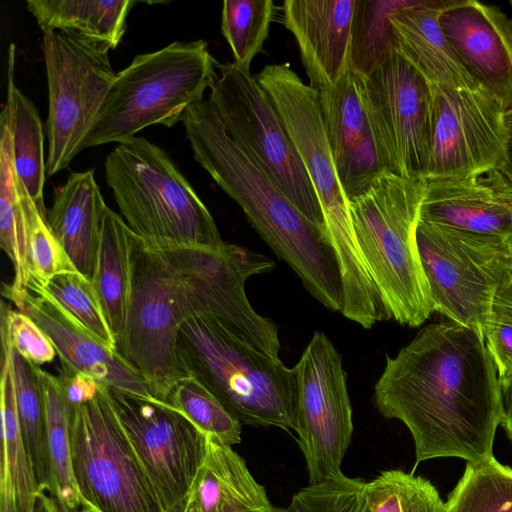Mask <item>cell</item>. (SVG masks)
Here are the masks:
<instances>
[{
    "mask_svg": "<svg viewBox=\"0 0 512 512\" xmlns=\"http://www.w3.org/2000/svg\"><path fill=\"white\" fill-rule=\"evenodd\" d=\"M374 403L410 431L416 464L493 456L501 421L500 385L483 337L453 321L430 324L387 357Z\"/></svg>",
    "mask_w": 512,
    "mask_h": 512,
    "instance_id": "obj_1",
    "label": "cell"
},
{
    "mask_svg": "<svg viewBox=\"0 0 512 512\" xmlns=\"http://www.w3.org/2000/svg\"><path fill=\"white\" fill-rule=\"evenodd\" d=\"M194 160L244 211L247 219L305 288L326 308L342 304L335 250L324 228L313 224L254 159L227 134L209 100L181 118Z\"/></svg>",
    "mask_w": 512,
    "mask_h": 512,
    "instance_id": "obj_2",
    "label": "cell"
},
{
    "mask_svg": "<svg viewBox=\"0 0 512 512\" xmlns=\"http://www.w3.org/2000/svg\"><path fill=\"white\" fill-rule=\"evenodd\" d=\"M256 77L280 116L318 197L341 273L340 313L357 324H371L386 308L356 239L349 200L323 121L319 91L304 83L288 63L266 65Z\"/></svg>",
    "mask_w": 512,
    "mask_h": 512,
    "instance_id": "obj_3",
    "label": "cell"
},
{
    "mask_svg": "<svg viewBox=\"0 0 512 512\" xmlns=\"http://www.w3.org/2000/svg\"><path fill=\"white\" fill-rule=\"evenodd\" d=\"M184 376L211 392L242 424L297 431L293 368L242 340L216 320L194 317L177 332Z\"/></svg>",
    "mask_w": 512,
    "mask_h": 512,
    "instance_id": "obj_4",
    "label": "cell"
},
{
    "mask_svg": "<svg viewBox=\"0 0 512 512\" xmlns=\"http://www.w3.org/2000/svg\"><path fill=\"white\" fill-rule=\"evenodd\" d=\"M425 179L386 171L349 200L356 239L390 319L417 327L433 312L417 246Z\"/></svg>",
    "mask_w": 512,
    "mask_h": 512,
    "instance_id": "obj_5",
    "label": "cell"
},
{
    "mask_svg": "<svg viewBox=\"0 0 512 512\" xmlns=\"http://www.w3.org/2000/svg\"><path fill=\"white\" fill-rule=\"evenodd\" d=\"M104 173L122 218L146 246L215 248L224 242L186 177L148 139L135 136L117 144Z\"/></svg>",
    "mask_w": 512,
    "mask_h": 512,
    "instance_id": "obj_6",
    "label": "cell"
},
{
    "mask_svg": "<svg viewBox=\"0 0 512 512\" xmlns=\"http://www.w3.org/2000/svg\"><path fill=\"white\" fill-rule=\"evenodd\" d=\"M217 60L204 40L174 41L136 55L116 74L83 143L87 148L122 143L151 126L173 127L204 100Z\"/></svg>",
    "mask_w": 512,
    "mask_h": 512,
    "instance_id": "obj_7",
    "label": "cell"
},
{
    "mask_svg": "<svg viewBox=\"0 0 512 512\" xmlns=\"http://www.w3.org/2000/svg\"><path fill=\"white\" fill-rule=\"evenodd\" d=\"M151 249L163 264L180 324L194 317L216 320L258 350L278 357L277 326L253 309L245 293L248 278L274 268L270 258L226 242L215 248Z\"/></svg>",
    "mask_w": 512,
    "mask_h": 512,
    "instance_id": "obj_8",
    "label": "cell"
},
{
    "mask_svg": "<svg viewBox=\"0 0 512 512\" xmlns=\"http://www.w3.org/2000/svg\"><path fill=\"white\" fill-rule=\"evenodd\" d=\"M70 449L84 506L99 512H167L117 417L107 386L101 384L93 400L72 406Z\"/></svg>",
    "mask_w": 512,
    "mask_h": 512,
    "instance_id": "obj_9",
    "label": "cell"
},
{
    "mask_svg": "<svg viewBox=\"0 0 512 512\" xmlns=\"http://www.w3.org/2000/svg\"><path fill=\"white\" fill-rule=\"evenodd\" d=\"M209 101L231 139L244 149L296 208L324 228L308 174L272 101L250 69L216 63ZM326 231V230H325Z\"/></svg>",
    "mask_w": 512,
    "mask_h": 512,
    "instance_id": "obj_10",
    "label": "cell"
},
{
    "mask_svg": "<svg viewBox=\"0 0 512 512\" xmlns=\"http://www.w3.org/2000/svg\"><path fill=\"white\" fill-rule=\"evenodd\" d=\"M416 237L433 311L482 336L496 293L512 280L505 238L422 221Z\"/></svg>",
    "mask_w": 512,
    "mask_h": 512,
    "instance_id": "obj_11",
    "label": "cell"
},
{
    "mask_svg": "<svg viewBox=\"0 0 512 512\" xmlns=\"http://www.w3.org/2000/svg\"><path fill=\"white\" fill-rule=\"evenodd\" d=\"M110 46L74 31H42L48 84V177L67 169L116 77Z\"/></svg>",
    "mask_w": 512,
    "mask_h": 512,
    "instance_id": "obj_12",
    "label": "cell"
},
{
    "mask_svg": "<svg viewBox=\"0 0 512 512\" xmlns=\"http://www.w3.org/2000/svg\"><path fill=\"white\" fill-rule=\"evenodd\" d=\"M299 447L309 484L342 474L353 422L342 358L323 333L316 331L293 367Z\"/></svg>",
    "mask_w": 512,
    "mask_h": 512,
    "instance_id": "obj_13",
    "label": "cell"
},
{
    "mask_svg": "<svg viewBox=\"0 0 512 512\" xmlns=\"http://www.w3.org/2000/svg\"><path fill=\"white\" fill-rule=\"evenodd\" d=\"M362 98L386 171L425 179L431 148V88L395 50L367 77Z\"/></svg>",
    "mask_w": 512,
    "mask_h": 512,
    "instance_id": "obj_14",
    "label": "cell"
},
{
    "mask_svg": "<svg viewBox=\"0 0 512 512\" xmlns=\"http://www.w3.org/2000/svg\"><path fill=\"white\" fill-rule=\"evenodd\" d=\"M179 326L161 259L133 233L129 311L116 351L152 397L166 403L184 377L176 354Z\"/></svg>",
    "mask_w": 512,
    "mask_h": 512,
    "instance_id": "obj_15",
    "label": "cell"
},
{
    "mask_svg": "<svg viewBox=\"0 0 512 512\" xmlns=\"http://www.w3.org/2000/svg\"><path fill=\"white\" fill-rule=\"evenodd\" d=\"M430 88L431 148L425 179L504 168V106L481 85Z\"/></svg>",
    "mask_w": 512,
    "mask_h": 512,
    "instance_id": "obj_16",
    "label": "cell"
},
{
    "mask_svg": "<svg viewBox=\"0 0 512 512\" xmlns=\"http://www.w3.org/2000/svg\"><path fill=\"white\" fill-rule=\"evenodd\" d=\"M108 392L125 433L168 511L186 497L205 457L206 435L166 402L114 388H108Z\"/></svg>",
    "mask_w": 512,
    "mask_h": 512,
    "instance_id": "obj_17",
    "label": "cell"
},
{
    "mask_svg": "<svg viewBox=\"0 0 512 512\" xmlns=\"http://www.w3.org/2000/svg\"><path fill=\"white\" fill-rule=\"evenodd\" d=\"M439 21L473 78L512 108V18L497 6L467 0L448 1Z\"/></svg>",
    "mask_w": 512,
    "mask_h": 512,
    "instance_id": "obj_18",
    "label": "cell"
},
{
    "mask_svg": "<svg viewBox=\"0 0 512 512\" xmlns=\"http://www.w3.org/2000/svg\"><path fill=\"white\" fill-rule=\"evenodd\" d=\"M420 221L506 238L512 234V177L492 168L425 179Z\"/></svg>",
    "mask_w": 512,
    "mask_h": 512,
    "instance_id": "obj_19",
    "label": "cell"
},
{
    "mask_svg": "<svg viewBox=\"0 0 512 512\" xmlns=\"http://www.w3.org/2000/svg\"><path fill=\"white\" fill-rule=\"evenodd\" d=\"M323 121L336 171L348 200L386 172L362 98V76L352 69L319 91Z\"/></svg>",
    "mask_w": 512,
    "mask_h": 512,
    "instance_id": "obj_20",
    "label": "cell"
},
{
    "mask_svg": "<svg viewBox=\"0 0 512 512\" xmlns=\"http://www.w3.org/2000/svg\"><path fill=\"white\" fill-rule=\"evenodd\" d=\"M357 0H285L284 26L292 33L301 61L318 91L327 89L349 69Z\"/></svg>",
    "mask_w": 512,
    "mask_h": 512,
    "instance_id": "obj_21",
    "label": "cell"
},
{
    "mask_svg": "<svg viewBox=\"0 0 512 512\" xmlns=\"http://www.w3.org/2000/svg\"><path fill=\"white\" fill-rule=\"evenodd\" d=\"M448 1H404L390 17L393 49L430 85H480L462 64L440 25Z\"/></svg>",
    "mask_w": 512,
    "mask_h": 512,
    "instance_id": "obj_22",
    "label": "cell"
},
{
    "mask_svg": "<svg viewBox=\"0 0 512 512\" xmlns=\"http://www.w3.org/2000/svg\"><path fill=\"white\" fill-rule=\"evenodd\" d=\"M21 311L47 334L61 365L86 373L108 388L153 398L142 378L116 351L81 331L43 295L29 291Z\"/></svg>",
    "mask_w": 512,
    "mask_h": 512,
    "instance_id": "obj_23",
    "label": "cell"
},
{
    "mask_svg": "<svg viewBox=\"0 0 512 512\" xmlns=\"http://www.w3.org/2000/svg\"><path fill=\"white\" fill-rule=\"evenodd\" d=\"M204 460L183 502L192 512H269L274 506L231 445L206 435Z\"/></svg>",
    "mask_w": 512,
    "mask_h": 512,
    "instance_id": "obj_24",
    "label": "cell"
},
{
    "mask_svg": "<svg viewBox=\"0 0 512 512\" xmlns=\"http://www.w3.org/2000/svg\"><path fill=\"white\" fill-rule=\"evenodd\" d=\"M94 170L72 172L54 192L47 223L77 271L92 279L106 208Z\"/></svg>",
    "mask_w": 512,
    "mask_h": 512,
    "instance_id": "obj_25",
    "label": "cell"
},
{
    "mask_svg": "<svg viewBox=\"0 0 512 512\" xmlns=\"http://www.w3.org/2000/svg\"><path fill=\"white\" fill-rule=\"evenodd\" d=\"M40 491L21 435L10 346L2 338L0 512H34Z\"/></svg>",
    "mask_w": 512,
    "mask_h": 512,
    "instance_id": "obj_26",
    "label": "cell"
},
{
    "mask_svg": "<svg viewBox=\"0 0 512 512\" xmlns=\"http://www.w3.org/2000/svg\"><path fill=\"white\" fill-rule=\"evenodd\" d=\"M133 232L122 216L106 206L100 227L92 282L103 306L116 344L122 338L131 295Z\"/></svg>",
    "mask_w": 512,
    "mask_h": 512,
    "instance_id": "obj_27",
    "label": "cell"
},
{
    "mask_svg": "<svg viewBox=\"0 0 512 512\" xmlns=\"http://www.w3.org/2000/svg\"><path fill=\"white\" fill-rule=\"evenodd\" d=\"M16 47L8 52L7 97L0 121L5 122L13 138V162L20 180L38 209L46 215L43 187L46 178L44 136L41 119L31 100L15 83Z\"/></svg>",
    "mask_w": 512,
    "mask_h": 512,
    "instance_id": "obj_28",
    "label": "cell"
},
{
    "mask_svg": "<svg viewBox=\"0 0 512 512\" xmlns=\"http://www.w3.org/2000/svg\"><path fill=\"white\" fill-rule=\"evenodd\" d=\"M46 420V443L49 465V488L63 512H80L84 504L75 481L71 449L70 419L72 406L67 401L58 376L35 365Z\"/></svg>",
    "mask_w": 512,
    "mask_h": 512,
    "instance_id": "obj_29",
    "label": "cell"
},
{
    "mask_svg": "<svg viewBox=\"0 0 512 512\" xmlns=\"http://www.w3.org/2000/svg\"><path fill=\"white\" fill-rule=\"evenodd\" d=\"M132 0H28L41 31H74L115 49L126 30Z\"/></svg>",
    "mask_w": 512,
    "mask_h": 512,
    "instance_id": "obj_30",
    "label": "cell"
},
{
    "mask_svg": "<svg viewBox=\"0 0 512 512\" xmlns=\"http://www.w3.org/2000/svg\"><path fill=\"white\" fill-rule=\"evenodd\" d=\"M0 127V245L14 271L11 285H4L2 294L21 311L29 294L30 279L26 221L14 169L12 133L5 122L0 121Z\"/></svg>",
    "mask_w": 512,
    "mask_h": 512,
    "instance_id": "obj_31",
    "label": "cell"
},
{
    "mask_svg": "<svg viewBox=\"0 0 512 512\" xmlns=\"http://www.w3.org/2000/svg\"><path fill=\"white\" fill-rule=\"evenodd\" d=\"M28 290L46 297L81 331L116 351L115 337L90 278L79 271L65 272L45 284L30 280Z\"/></svg>",
    "mask_w": 512,
    "mask_h": 512,
    "instance_id": "obj_32",
    "label": "cell"
},
{
    "mask_svg": "<svg viewBox=\"0 0 512 512\" xmlns=\"http://www.w3.org/2000/svg\"><path fill=\"white\" fill-rule=\"evenodd\" d=\"M10 354L22 439L32 462L39 488L41 491L47 492L49 488V465L46 420L39 379L34 364L25 360L11 347Z\"/></svg>",
    "mask_w": 512,
    "mask_h": 512,
    "instance_id": "obj_33",
    "label": "cell"
},
{
    "mask_svg": "<svg viewBox=\"0 0 512 512\" xmlns=\"http://www.w3.org/2000/svg\"><path fill=\"white\" fill-rule=\"evenodd\" d=\"M446 512H512V468L495 456L467 462Z\"/></svg>",
    "mask_w": 512,
    "mask_h": 512,
    "instance_id": "obj_34",
    "label": "cell"
},
{
    "mask_svg": "<svg viewBox=\"0 0 512 512\" xmlns=\"http://www.w3.org/2000/svg\"><path fill=\"white\" fill-rule=\"evenodd\" d=\"M404 1L357 0L349 68L367 77L393 49L390 17Z\"/></svg>",
    "mask_w": 512,
    "mask_h": 512,
    "instance_id": "obj_35",
    "label": "cell"
},
{
    "mask_svg": "<svg viewBox=\"0 0 512 512\" xmlns=\"http://www.w3.org/2000/svg\"><path fill=\"white\" fill-rule=\"evenodd\" d=\"M272 0H225L221 11V32L228 43L233 62L250 69L269 36L275 12Z\"/></svg>",
    "mask_w": 512,
    "mask_h": 512,
    "instance_id": "obj_36",
    "label": "cell"
},
{
    "mask_svg": "<svg viewBox=\"0 0 512 512\" xmlns=\"http://www.w3.org/2000/svg\"><path fill=\"white\" fill-rule=\"evenodd\" d=\"M370 512H446L445 502L427 479L392 469L368 482Z\"/></svg>",
    "mask_w": 512,
    "mask_h": 512,
    "instance_id": "obj_37",
    "label": "cell"
},
{
    "mask_svg": "<svg viewBox=\"0 0 512 512\" xmlns=\"http://www.w3.org/2000/svg\"><path fill=\"white\" fill-rule=\"evenodd\" d=\"M167 403L187 416L205 435L231 446L241 442L242 424L194 378L182 377L173 387Z\"/></svg>",
    "mask_w": 512,
    "mask_h": 512,
    "instance_id": "obj_38",
    "label": "cell"
},
{
    "mask_svg": "<svg viewBox=\"0 0 512 512\" xmlns=\"http://www.w3.org/2000/svg\"><path fill=\"white\" fill-rule=\"evenodd\" d=\"M17 186L26 221L29 281L45 284L56 275L77 271L50 229L46 215L38 209L18 178Z\"/></svg>",
    "mask_w": 512,
    "mask_h": 512,
    "instance_id": "obj_39",
    "label": "cell"
},
{
    "mask_svg": "<svg viewBox=\"0 0 512 512\" xmlns=\"http://www.w3.org/2000/svg\"><path fill=\"white\" fill-rule=\"evenodd\" d=\"M284 509L285 512H370L368 482L342 473L302 488Z\"/></svg>",
    "mask_w": 512,
    "mask_h": 512,
    "instance_id": "obj_40",
    "label": "cell"
},
{
    "mask_svg": "<svg viewBox=\"0 0 512 512\" xmlns=\"http://www.w3.org/2000/svg\"><path fill=\"white\" fill-rule=\"evenodd\" d=\"M1 336L28 362L41 366L53 361L56 350L43 329L27 314L2 303Z\"/></svg>",
    "mask_w": 512,
    "mask_h": 512,
    "instance_id": "obj_41",
    "label": "cell"
},
{
    "mask_svg": "<svg viewBox=\"0 0 512 512\" xmlns=\"http://www.w3.org/2000/svg\"><path fill=\"white\" fill-rule=\"evenodd\" d=\"M482 336L499 381L512 377V316L492 309L483 323Z\"/></svg>",
    "mask_w": 512,
    "mask_h": 512,
    "instance_id": "obj_42",
    "label": "cell"
},
{
    "mask_svg": "<svg viewBox=\"0 0 512 512\" xmlns=\"http://www.w3.org/2000/svg\"><path fill=\"white\" fill-rule=\"evenodd\" d=\"M58 378L64 395L71 406L93 400L97 396L101 385L92 376L65 365H61Z\"/></svg>",
    "mask_w": 512,
    "mask_h": 512,
    "instance_id": "obj_43",
    "label": "cell"
},
{
    "mask_svg": "<svg viewBox=\"0 0 512 512\" xmlns=\"http://www.w3.org/2000/svg\"><path fill=\"white\" fill-rule=\"evenodd\" d=\"M500 385V425L512 441V377L499 381Z\"/></svg>",
    "mask_w": 512,
    "mask_h": 512,
    "instance_id": "obj_44",
    "label": "cell"
},
{
    "mask_svg": "<svg viewBox=\"0 0 512 512\" xmlns=\"http://www.w3.org/2000/svg\"><path fill=\"white\" fill-rule=\"evenodd\" d=\"M492 309L512 316V280L498 290Z\"/></svg>",
    "mask_w": 512,
    "mask_h": 512,
    "instance_id": "obj_45",
    "label": "cell"
},
{
    "mask_svg": "<svg viewBox=\"0 0 512 512\" xmlns=\"http://www.w3.org/2000/svg\"><path fill=\"white\" fill-rule=\"evenodd\" d=\"M34 512H63L56 502L46 491H40L34 507Z\"/></svg>",
    "mask_w": 512,
    "mask_h": 512,
    "instance_id": "obj_46",
    "label": "cell"
},
{
    "mask_svg": "<svg viewBox=\"0 0 512 512\" xmlns=\"http://www.w3.org/2000/svg\"><path fill=\"white\" fill-rule=\"evenodd\" d=\"M505 123L507 128V150L504 169L512 177V108L505 111Z\"/></svg>",
    "mask_w": 512,
    "mask_h": 512,
    "instance_id": "obj_47",
    "label": "cell"
},
{
    "mask_svg": "<svg viewBox=\"0 0 512 512\" xmlns=\"http://www.w3.org/2000/svg\"><path fill=\"white\" fill-rule=\"evenodd\" d=\"M167 512H192V511L188 510L185 507L184 502L182 500L180 503H178L177 505L170 508Z\"/></svg>",
    "mask_w": 512,
    "mask_h": 512,
    "instance_id": "obj_48",
    "label": "cell"
},
{
    "mask_svg": "<svg viewBox=\"0 0 512 512\" xmlns=\"http://www.w3.org/2000/svg\"><path fill=\"white\" fill-rule=\"evenodd\" d=\"M505 243H506L507 250H508L509 257H510L511 264H512V234H510L509 236H507L505 238Z\"/></svg>",
    "mask_w": 512,
    "mask_h": 512,
    "instance_id": "obj_49",
    "label": "cell"
},
{
    "mask_svg": "<svg viewBox=\"0 0 512 512\" xmlns=\"http://www.w3.org/2000/svg\"><path fill=\"white\" fill-rule=\"evenodd\" d=\"M80 512H99L91 506H84Z\"/></svg>",
    "mask_w": 512,
    "mask_h": 512,
    "instance_id": "obj_50",
    "label": "cell"
},
{
    "mask_svg": "<svg viewBox=\"0 0 512 512\" xmlns=\"http://www.w3.org/2000/svg\"><path fill=\"white\" fill-rule=\"evenodd\" d=\"M269 512H285V509L279 507H273Z\"/></svg>",
    "mask_w": 512,
    "mask_h": 512,
    "instance_id": "obj_51",
    "label": "cell"
},
{
    "mask_svg": "<svg viewBox=\"0 0 512 512\" xmlns=\"http://www.w3.org/2000/svg\"><path fill=\"white\" fill-rule=\"evenodd\" d=\"M509 5H510V7H511V9H512V1H510V2H509Z\"/></svg>",
    "mask_w": 512,
    "mask_h": 512,
    "instance_id": "obj_52",
    "label": "cell"
},
{
    "mask_svg": "<svg viewBox=\"0 0 512 512\" xmlns=\"http://www.w3.org/2000/svg\"><path fill=\"white\" fill-rule=\"evenodd\" d=\"M251 512H262V511H251Z\"/></svg>",
    "mask_w": 512,
    "mask_h": 512,
    "instance_id": "obj_53",
    "label": "cell"
}]
</instances>
